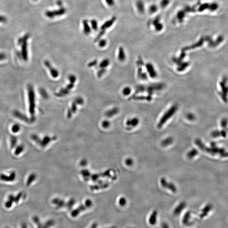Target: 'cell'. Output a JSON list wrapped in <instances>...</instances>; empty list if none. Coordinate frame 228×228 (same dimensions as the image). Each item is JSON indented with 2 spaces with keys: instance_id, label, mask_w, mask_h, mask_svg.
Segmentation results:
<instances>
[{
  "instance_id": "d6a6232c",
  "label": "cell",
  "mask_w": 228,
  "mask_h": 228,
  "mask_svg": "<svg viewBox=\"0 0 228 228\" xmlns=\"http://www.w3.org/2000/svg\"><path fill=\"white\" fill-rule=\"evenodd\" d=\"M7 19L5 16L0 15V23H4L7 22Z\"/></svg>"
},
{
  "instance_id": "83f0119b",
  "label": "cell",
  "mask_w": 228,
  "mask_h": 228,
  "mask_svg": "<svg viewBox=\"0 0 228 228\" xmlns=\"http://www.w3.org/2000/svg\"><path fill=\"white\" fill-rule=\"evenodd\" d=\"M107 44V41L105 39H102L99 42V46L100 47H103Z\"/></svg>"
},
{
  "instance_id": "f546056e",
  "label": "cell",
  "mask_w": 228,
  "mask_h": 228,
  "mask_svg": "<svg viewBox=\"0 0 228 228\" xmlns=\"http://www.w3.org/2000/svg\"><path fill=\"white\" fill-rule=\"evenodd\" d=\"M187 118L189 121H194L195 119V117L192 114H188L187 115Z\"/></svg>"
},
{
  "instance_id": "5b68a950",
  "label": "cell",
  "mask_w": 228,
  "mask_h": 228,
  "mask_svg": "<svg viewBox=\"0 0 228 228\" xmlns=\"http://www.w3.org/2000/svg\"><path fill=\"white\" fill-rule=\"evenodd\" d=\"M92 205V202L91 201L87 200L85 205H82L76 209H74L71 213V215L72 217H77L82 211L86 210L87 209L91 207Z\"/></svg>"
},
{
  "instance_id": "60d3db41",
  "label": "cell",
  "mask_w": 228,
  "mask_h": 228,
  "mask_svg": "<svg viewBox=\"0 0 228 228\" xmlns=\"http://www.w3.org/2000/svg\"><path fill=\"white\" fill-rule=\"evenodd\" d=\"M107 228H117L115 226H112V227H109Z\"/></svg>"
},
{
  "instance_id": "7a4b0ae2",
  "label": "cell",
  "mask_w": 228,
  "mask_h": 228,
  "mask_svg": "<svg viewBox=\"0 0 228 228\" xmlns=\"http://www.w3.org/2000/svg\"><path fill=\"white\" fill-rule=\"evenodd\" d=\"M178 110V106L177 105H174L170 108L163 115L160 120L159 123L158 124V127L160 128L164 125V124L170 119Z\"/></svg>"
},
{
  "instance_id": "52a82bcc",
  "label": "cell",
  "mask_w": 228,
  "mask_h": 228,
  "mask_svg": "<svg viewBox=\"0 0 228 228\" xmlns=\"http://www.w3.org/2000/svg\"><path fill=\"white\" fill-rule=\"evenodd\" d=\"M160 184L164 188L170 190L173 193L177 192V188L175 185L173 183L169 182L164 178H162L160 180Z\"/></svg>"
},
{
  "instance_id": "30bf717a",
  "label": "cell",
  "mask_w": 228,
  "mask_h": 228,
  "mask_svg": "<svg viewBox=\"0 0 228 228\" xmlns=\"http://www.w3.org/2000/svg\"><path fill=\"white\" fill-rule=\"evenodd\" d=\"M55 221L52 219H50L46 221L44 223H40L37 225V228H50L55 225Z\"/></svg>"
},
{
  "instance_id": "7402d4cb",
  "label": "cell",
  "mask_w": 228,
  "mask_h": 228,
  "mask_svg": "<svg viewBox=\"0 0 228 228\" xmlns=\"http://www.w3.org/2000/svg\"><path fill=\"white\" fill-rule=\"evenodd\" d=\"M91 23L92 28L94 30H96L98 29V23L95 20H91Z\"/></svg>"
},
{
  "instance_id": "b9f144b4",
  "label": "cell",
  "mask_w": 228,
  "mask_h": 228,
  "mask_svg": "<svg viewBox=\"0 0 228 228\" xmlns=\"http://www.w3.org/2000/svg\"><path fill=\"white\" fill-rule=\"evenodd\" d=\"M5 228H10L9 227H6Z\"/></svg>"
},
{
  "instance_id": "ee69618b",
  "label": "cell",
  "mask_w": 228,
  "mask_h": 228,
  "mask_svg": "<svg viewBox=\"0 0 228 228\" xmlns=\"http://www.w3.org/2000/svg\"><path fill=\"white\" fill-rule=\"evenodd\" d=\"M227 131V132H228V129Z\"/></svg>"
},
{
  "instance_id": "f6af8a7d",
  "label": "cell",
  "mask_w": 228,
  "mask_h": 228,
  "mask_svg": "<svg viewBox=\"0 0 228 228\" xmlns=\"http://www.w3.org/2000/svg\"><path fill=\"white\" fill-rule=\"evenodd\" d=\"M34 1H37V0H34Z\"/></svg>"
},
{
  "instance_id": "f35d334b",
  "label": "cell",
  "mask_w": 228,
  "mask_h": 228,
  "mask_svg": "<svg viewBox=\"0 0 228 228\" xmlns=\"http://www.w3.org/2000/svg\"><path fill=\"white\" fill-rule=\"evenodd\" d=\"M21 228H28V225L25 222H23L21 224Z\"/></svg>"
},
{
  "instance_id": "74e56055",
  "label": "cell",
  "mask_w": 228,
  "mask_h": 228,
  "mask_svg": "<svg viewBox=\"0 0 228 228\" xmlns=\"http://www.w3.org/2000/svg\"><path fill=\"white\" fill-rule=\"evenodd\" d=\"M98 224L96 222H94L91 225L90 228H98Z\"/></svg>"
},
{
  "instance_id": "603a6c76",
  "label": "cell",
  "mask_w": 228,
  "mask_h": 228,
  "mask_svg": "<svg viewBox=\"0 0 228 228\" xmlns=\"http://www.w3.org/2000/svg\"><path fill=\"white\" fill-rule=\"evenodd\" d=\"M109 61L107 59L104 60L101 63L100 66L102 68H106L109 65Z\"/></svg>"
},
{
  "instance_id": "ac0fdd59",
  "label": "cell",
  "mask_w": 228,
  "mask_h": 228,
  "mask_svg": "<svg viewBox=\"0 0 228 228\" xmlns=\"http://www.w3.org/2000/svg\"><path fill=\"white\" fill-rule=\"evenodd\" d=\"M139 123V120L137 117L129 119L126 123L128 126H131L132 127H136Z\"/></svg>"
},
{
  "instance_id": "7bdbcfd3",
  "label": "cell",
  "mask_w": 228,
  "mask_h": 228,
  "mask_svg": "<svg viewBox=\"0 0 228 228\" xmlns=\"http://www.w3.org/2000/svg\"><path fill=\"white\" fill-rule=\"evenodd\" d=\"M127 228H131V227H128Z\"/></svg>"
},
{
  "instance_id": "5bb4252c",
  "label": "cell",
  "mask_w": 228,
  "mask_h": 228,
  "mask_svg": "<svg viewBox=\"0 0 228 228\" xmlns=\"http://www.w3.org/2000/svg\"><path fill=\"white\" fill-rule=\"evenodd\" d=\"M227 133L226 130H216L213 131L211 133V136L213 137H227Z\"/></svg>"
},
{
  "instance_id": "d6986e66",
  "label": "cell",
  "mask_w": 228,
  "mask_h": 228,
  "mask_svg": "<svg viewBox=\"0 0 228 228\" xmlns=\"http://www.w3.org/2000/svg\"><path fill=\"white\" fill-rule=\"evenodd\" d=\"M174 139L172 137L166 138L161 142V145L164 147H167L170 145L173 142Z\"/></svg>"
},
{
  "instance_id": "ba28073f",
  "label": "cell",
  "mask_w": 228,
  "mask_h": 228,
  "mask_svg": "<svg viewBox=\"0 0 228 228\" xmlns=\"http://www.w3.org/2000/svg\"><path fill=\"white\" fill-rule=\"evenodd\" d=\"M191 213L190 211H188L184 215L182 219V223L185 226H191L193 225V222L190 221Z\"/></svg>"
},
{
  "instance_id": "3957f363",
  "label": "cell",
  "mask_w": 228,
  "mask_h": 228,
  "mask_svg": "<svg viewBox=\"0 0 228 228\" xmlns=\"http://www.w3.org/2000/svg\"><path fill=\"white\" fill-rule=\"evenodd\" d=\"M29 34H26L22 37L18 39V44L22 46V55L25 60L28 59V40L29 38Z\"/></svg>"
},
{
  "instance_id": "8992f818",
  "label": "cell",
  "mask_w": 228,
  "mask_h": 228,
  "mask_svg": "<svg viewBox=\"0 0 228 228\" xmlns=\"http://www.w3.org/2000/svg\"><path fill=\"white\" fill-rule=\"evenodd\" d=\"M66 10L64 8L61 7L57 10L53 11H46L45 15L47 17L49 18H53L56 17L64 15L66 13Z\"/></svg>"
},
{
  "instance_id": "cb8c5ba5",
  "label": "cell",
  "mask_w": 228,
  "mask_h": 228,
  "mask_svg": "<svg viewBox=\"0 0 228 228\" xmlns=\"http://www.w3.org/2000/svg\"><path fill=\"white\" fill-rule=\"evenodd\" d=\"M105 32H106V30H101L100 32H99V34H98V36H97L96 37V38L95 39V42H97L98 41L101 37L105 34Z\"/></svg>"
},
{
  "instance_id": "e575fe53",
  "label": "cell",
  "mask_w": 228,
  "mask_h": 228,
  "mask_svg": "<svg viewBox=\"0 0 228 228\" xmlns=\"http://www.w3.org/2000/svg\"><path fill=\"white\" fill-rule=\"evenodd\" d=\"M107 4L109 6H112L114 5L115 3L114 0H105Z\"/></svg>"
},
{
  "instance_id": "8d00e7d4",
  "label": "cell",
  "mask_w": 228,
  "mask_h": 228,
  "mask_svg": "<svg viewBox=\"0 0 228 228\" xmlns=\"http://www.w3.org/2000/svg\"><path fill=\"white\" fill-rule=\"evenodd\" d=\"M161 227L162 228H170L168 223H167L164 222L162 223L161 224Z\"/></svg>"
},
{
  "instance_id": "277c9868",
  "label": "cell",
  "mask_w": 228,
  "mask_h": 228,
  "mask_svg": "<svg viewBox=\"0 0 228 228\" xmlns=\"http://www.w3.org/2000/svg\"><path fill=\"white\" fill-rule=\"evenodd\" d=\"M28 97L29 104V111L30 113L34 114L35 111V93L33 87L30 85L28 87Z\"/></svg>"
},
{
  "instance_id": "8fae6325",
  "label": "cell",
  "mask_w": 228,
  "mask_h": 228,
  "mask_svg": "<svg viewBox=\"0 0 228 228\" xmlns=\"http://www.w3.org/2000/svg\"><path fill=\"white\" fill-rule=\"evenodd\" d=\"M213 208V206L211 204H207L205 206V207L201 210V213L199 215V217L200 218H203L207 216L208 214L211 211Z\"/></svg>"
},
{
  "instance_id": "ab89813d",
  "label": "cell",
  "mask_w": 228,
  "mask_h": 228,
  "mask_svg": "<svg viewBox=\"0 0 228 228\" xmlns=\"http://www.w3.org/2000/svg\"><path fill=\"white\" fill-rule=\"evenodd\" d=\"M57 4H58V6H61V5H62V3L61 2V1H58L57 2Z\"/></svg>"
},
{
  "instance_id": "1f68e13d",
  "label": "cell",
  "mask_w": 228,
  "mask_h": 228,
  "mask_svg": "<svg viewBox=\"0 0 228 228\" xmlns=\"http://www.w3.org/2000/svg\"><path fill=\"white\" fill-rule=\"evenodd\" d=\"M125 162H126V164H127V165L129 166L132 165L133 163H134V161H133V160L130 158H128V159L126 160Z\"/></svg>"
},
{
  "instance_id": "4fadbf2b",
  "label": "cell",
  "mask_w": 228,
  "mask_h": 228,
  "mask_svg": "<svg viewBox=\"0 0 228 228\" xmlns=\"http://www.w3.org/2000/svg\"><path fill=\"white\" fill-rule=\"evenodd\" d=\"M116 19V17H113L110 20H109V21H107L106 22L104 23L101 27V30H106L107 29L110 28L113 25L114 22L115 21Z\"/></svg>"
},
{
  "instance_id": "484cf974",
  "label": "cell",
  "mask_w": 228,
  "mask_h": 228,
  "mask_svg": "<svg viewBox=\"0 0 228 228\" xmlns=\"http://www.w3.org/2000/svg\"><path fill=\"white\" fill-rule=\"evenodd\" d=\"M126 203H127V201H126V199L123 198V197L121 198L119 200V204L121 206L124 207V206L126 205Z\"/></svg>"
},
{
  "instance_id": "9a60e30c",
  "label": "cell",
  "mask_w": 228,
  "mask_h": 228,
  "mask_svg": "<svg viewBox=\"0 0 228 228\" xmlns=\"http://www.w3.org/2000/svg\"><path fill=\"white\" fill-rule=\"evenodd\" d=\"M45 64L46 67L49 68L50 72V73L51 74L53 78H56L58 76L59 73L58 71L56 70L55 68H53V67H52L51 65H50V63L48 61H46Z\"/></svg>"
},
{
  "instance_id": "2e32d148",
  "label": "cell",
  "mask_w": 228,
  "mask_h": 228,
  "mask_svg": "<svg viewBox=\"0 0 228 228\" xmlns=\"http://www.w3.org/2000/svg\"><path fill=\"white\" fill-rule=\"evenodd\" d=\"M158 212L156 210H154L152 213L149 219V223L151 225H154L157 222Z\"/></svg>"
},
{
  "instance_id": "6da1fadb",
  "label": "cell",
  "mask_w": 228,
  "mask_h": 228,
  "mask_svg": "<svg viewBox=\"0 0 228 228\" xmlns=\"http://www.w3.org/2000/svg\"><path fill=\"white\" fill-rule=\"evenodd\" d=\"M195 143L203 151L212 155L219 154L222 157H228V152L226 151L223 148H218L215 142L211 143V148L207 147L199 139H196L195 140Z\"/></svg>"
},
{
  "instance_id": "9c48e42d",
  "label": "cell",
  "mask_w": 228,
  "mask_h": 228,
  "mask_svg": "<svg viewBox=\"0 0 228 228\" xmlns=\"http://www.w3.org/2000/svg\"><path fill=\"white\" fill-rule=\"evenodd\" d=\"M146 67L150 77L152 78H154L156 77L157 75L156 72L152 64L150 63H148L146 64Z\"/></svg>"
},
{
  "instance_id": "e0dca14e",
  "label": "cell",
  "mask_w": 228,
  "mask_h": 228,
  "mask_svg": "<svg viewBox=\"0 0 228 228\" xmlns=\"http://www.w3.org/2000/svg\"><path fill=\"white\" fill-rule=\"evenodd\" d=\"M83 26V31L86 35H88L91 32V28L87 20H83L82 22Z\"/></svg>"
},
{
  "instance_id": "ffe728a7",
  "label": "cell",
  "mask_w": 228,
  "mask_h": 228,
  "mask_svg": "<svg viewBox=\"0 0 228 228\" xmlns=\"http://www.w3.org/2000/svg\"><path fill=\"white\" fill-rule=\"evenodd\" d=\"M198 154V151L196 149H192V150L188 152V153H187V157L188 158L192 159V158H194Z\"/></svg>"
},
{
  "instance_id": "836d02e7",
  "label": "cell",
  "mask_w": 228,
  "mask_h": 228,
  "mask_svg": "<svg viewBox=\"0 0 228 228\" xmlns=\"http://www.w3.org/2000/svg\"><path fill=\"white\" fill-rule=\"evenodd\" d=\"M19 129H20V126L18 125H15L12 127V130L14 132H17L16 131H18Z\"/></svg>"
},
{
  "instance_id": "7c38bea8",
  "label": "cell",
  "mask_w": 228,
  "mask_h": 228,
  "mask_svg": "<svg viewBox=\"0 0 228 228\" xmlns=\"http://www.w3.org/2000/svg\"><path fill=\"white\" fill-rule=\"evenodd\" d=\"M186 206V204L184 201L180 202L176 208L174 209L173 211V214L174 215H178L181 213L182 210L185 208Z\"/></svg>"
},
{
  "instance_id": "44dd1931",
  "label": "cell",
  "mask_w": 228,
  "mask_h": 228,
  "mask_svg": "<svg viewBox=\"0 0 228 228\" xmlns=\"http://www.w3.org/2000/svg\"><path fill=\"white\" fill-rule=\"evenodd\" d=\"M118 59L121 61H123L125 58V55L124 50L122 47H121L119 49V54H118Z\"/></svg>"
},
{
  "instance_id": "d4e9b609",
  "label": "cell",
  "mask_w": 228,
  "mask_h": 228,
  "mask_svg": "<svg viewBox=\"0 0 228 228\" xmlns=\"http://www.w3.org/2000/svg\"><path fill=\"white\" fill-rule=\"evenodd\" d=\"M32 220H33V222L36 224V225H38V224H39V223L41 222L40 221V218L39 217H38V216H36V215H35V216H34L33 217V218H32Z\"/></svg>"
},
{
  "instance_id": "4316f807",
  "label": "cell",
  "mask_w": 228,
  "mask_h": 228,
  "mask_svg": "<svg viewBox=\"0 0 228 228\" xmlns=\"http://www.w3.org/2000/svg\"><path fill=\"white\" fill-rule=\"evenodd\" d=\"M131 92V90L130 87H125L123 91V94L125 95H129L130 93Z\"/></svg>"
},
{
  "instance_id": "f1b7e54d",
  "label": "cell",
  "mask_w": 228,
  "mask_h": 228,
  "mask_svg": "<svg viewBox=\"0 0 228 228\" xmlns=\"http://www.w3.org/2000/svg\"><path fill=\"white\" fill-rule=\"evenodd\" d=\"M188 64L187 63H185L181 65L180 67L178 68L179 71H182V70H184L185 68H186L188 66Z\"/></svg>"
},
{
  "instance_id": "d590c367",
  "label": "cell",
  "mask_w": 228,
  "mask_h": 228,
  "mask_svg": "<svg viewBox=\"0 0 228 228\" xmlns=\"http://www.w3.org/2000/svg\"><path fill=\"white\" fill-rule=\"evenodd\" d=\"M6 58H7V55L5 53H2V52L0 53V61L4 60Z\"/></svg>"
},
{
  "instance_id": "4dcf8cb0",
  "label": "cell",
  "mask_w": 228,
  "mask_h": 228,
  "mask_svg": "<svg viewBox=\"0 0 228 228\" xmlns=\"http://www.w3.org/2000/svg\"><path fill=\"white\" fill-rule=\"evenodd\" d=\"M227 121L226 119H224V120H223L222 121L221 123V126L223 129H225V128H227Z\"/></svg>"
}]
</instances>
